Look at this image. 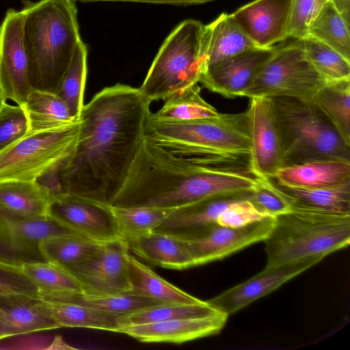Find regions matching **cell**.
Segmentation results:
<instances>
[{
	"instance_id": "12",
	"label": "cell",
	"mask_w": 350,
	"mask_h": 350,
	"mask_svg": "<svg viewBox=\"0 0 350 350\" xmlns=\"http://www.w3.org/2000/svg\"><path fill=\"white\" fill-rule=\"evenodd\" d=\"M25 14L9 9L0 25V86L5 99L23 106L33 90L23 40Z\"/></svg>"
},
{
	"instance_id": "23",
	"label": "cell",
	"mask_w": 350,
	"mask_h": 350,
	"mask_svg": "<svg viewBox=\"0 0 350 350\" xmlns=\"http://www.w3.org/2000/svg\"><path fill=\"white\" fill-rule=\"evenodd\" d=\"M256 48L259 47L244 33L232 14L222 13L204 27V71L226 59Z\"/></svg>"
},
{
	"instance_id": "21",
	"label": "cell",
	"mask_w": 350,
	"mask_h": 350,
	"mask_svg": "<svg viewBox=\"0 0 350 350\" xmlns=\"http://www.w3.org/2000/svg\"><path fill=\"white\" fill-rule=\"evenodd\" d=\"M251 191L214 196L175 208L155 230L183 239L190 238L215 224L219 216L237 200Z\"/></svg>"
},
{
	"instance_id": "4",
	"label": "cell",
	"mask_w": 350,
	"mask_h": 350,
	"mask_svg": "<svg viewBox=\"0 0 350 350\" xmlns=\"http://www.w3.org/2000/svg\"><path fill=\"white\" fill-rule=\"evenodd\" d=\"M265 267L326 256L349 246L350 214H336L291 207L275 217L264 241Z\"/></svg>"
},
{
	"instance_id": "1",
	"label": "cell",
	"mask_w": 350,
	"mask_h": 350,
	"mask_svg": "<svg viewBox=\"0 0 350 350\" xmlns=\"http://www.w3.org/2000/svg\"><path fill=\"white\" fill-rule=\"evenodd\" d=\"M150 104L139 88L117 83L84 105L77 144L57 172L62 192L111 205L144 138Z\"/></svg>"
},
{
	"instance_id": "17",
	"label": "cell",
	"mask_w": 350,
	"mask_h": 350,
	"mask_svg": "<svg viewBox=\"0 0 350 350\" xmlns=\"http://www.w3.org/2000/svg\"><path fill=\"white\" fill-rule=\"evenodd\" d=\"M292 0H254L237 9L232 18L259 48H270L289 38Z\"/></svg>"
},
{
	"instance_id": "45",
	"label": "cell",
	"mask_w": 350,
	"mask_h": 350,
	"mask_svg": "<svg viewBox=\"0 0 350 350\" xmlns=\"http://www.w3.org/2000/svg\"><path fill=\"white\" fill-rule=\"evenodd\" d=\"M81 2H96V1H129V2H140V3H151L159 4H170L174 5H190L202 4L210 2L214 0H77Z\"/></svg>"
},
{
	"instance_id": "6",
	"label": "cell",
	"mask_w": 350,
	"mask_h": 350,
	"mask_svg": "<svg viewBox=\"0 0 350 350\" xmlns=\"http://www.w3.org/2000/svg\"><path fill=\"white\" fill-rule=\"evenodd\" d=\"M204 27L199 21L187 19L165 38L139 88L149 103L165 100L200 82L204 71Z\"/></svg>"
},
{
	"instance_id": "28",
	"label": "cell",
	"mask_w": 350,
	"mask_h": 350,
	"mask_svg": "<svg viewBox=\"0 0 350 350\" xmlns=\"http://www.w3.org/2000/svg\"><path fill=\"white\" fill-rule=\"evenodd\" d=\"M22 107L28 120V133L62 129L79 120L54 92L33 89Z\"/></svg>"
},
{
	"instance_id": "14",
	"label": "cell",
	"mask_w": 350,
	"mask_h": 350,
	"mask_svg": "<svg viewBox=\"0 0 350 350\" xmlns=\"http://www.w3.org/2000/svg\"><path fill=\"white\" fill-rule=\"evenodd\" d=\"M250 100L246 111L252 170L258 176L273 178L282 167L283 151L271 100L265 97Z\"/></svg>"
},
{
	"instance_id": "29",
	"label": "cell",
	"mask_w": 350,
	"mask_h": 350,
	"mask_svg": "<svg viewBox=\"0 0 350 350\" xmlns=\"http://www.w3.org/2000/svg\"><path fill=\"white\" fill-rule=\"evenodd\" d=\"M289 200L291 207L336 214H350V181L324 188L282 185L269 178Z\"/></svg>"
},
{
	"instance_id": "22",
	"label": "cell",
	"mask_w": 350,
	"mask_h": 350,
	"mask_svg": "<svg viewBox=\"0 0 350 350\" xmlns=\"http://www.w3.org/2000/svg\"><path fill=\"white\" fill-rule=\"evenodd\" d=\"M123 239L129 250L152 265L175 270L193 267L185 240L179 237L154 230Z\"/></svg>"
},
{
	"instance_id": "43",
	"label": "cell",
	"mask_w": 350,
	"mask_h": 350,
	"mask_svg": "<svg viewBox=\"0 0 350 350\" xmlns=\"http://www.w3.org/2000/svg\"><path fill=\"white\" fill-rule=\"evenodd\" d=\"M328 0H292L288 36L302 40L308 36V27Z\"/></svg>"
},
{
	"instance_id": "24",
	"label": "cell",
	"mask_w": 350,
	"mask_h": 350,
	"mask_svg": "<svg viewBox=\"0 0 350 350\" xmlns=\"http://www.w3.org/2000/svg\"><path fill=\"white\" fill-rule=\"evenodd\" d=\"M278 183L305 188L335 187L350 181V161L318 160L280 168Z\"/></svg>"
},
{
	"instance_id": "10",
	"label": "cell",
	"mask_w": 350,
	"mask_h": 350,
	"mask_svg": "<svg viewBox=\"0 0 350 350\" xmlns=\"http://www.w3.org/2000/svg\"><path fill=\"white\" fill-rule=\"evenodd\" d=\"M49 217L69 231L105 243L122 238L111 205L66 193H53Z\"/></svg>"
},
{
	"instance_id": "46",
	"label": "cell",
	"mask_w": 350,
	"mask_h": 350,
	"mask_svg": "<svg viewBox=\"0 0 350 350\" xmlns=\"http://www.w3.org/2000/svg\"><path fill=\"white\" fill-rule=\"evenodd\" d=\"M330 1L334 3L345 21L350 24V0Z\"/></svg>"
},
{
	"instance_id": "13",
	"label": "cell",
	"mask_w": 350,
	"mask_h": 350,
	"mask_svg": "<svg viewBox=\"0 0 350 350\" xmlns=\"http://www.w3.org/2000/svg\"><path fill=\"white\" fill-rule=\"evenodd\" d=\"M274 220L275 217H269L240 228L215 224L190 238L184 239L193 267L221 260L251 245L264 241Z\"/></svg>"
},
{
	"instance_id": "15",
	"label": "cell",
	"mask_w": 350,
	"mask_h": 350,
	"mask_svg": "<svg viewBox=\"0 0 350 350\" xmlns=\"http://www.w3.org/2000/svg\"><path fill=\"white\" fill-rule=\"evenodd\" d=\"M72 232L49 217L30 218L0 212V260H44L40 243L53 235Z\"/></svg>"
},
{
	"instance_id": "30",
	"label": "cell",
	"mask_w": 350,
	"mask_h": 350,
	"mask_svg": "<svg viewBox=\"0 0 350 350\" xmlns=\"http://www.w3.org/2000/svg\"><path fill=\"white\" fill-rule=\"evenodd\" d=\"M128 267L131 290L127 293L152 298L163 304H199L204 302L174 286L130 254Z\"/></svg>"
},
{
	"instance_id": "9",
	"label": "cell",
	"mask_w": 350,
	"mask_h": 350,
	"mask_svg": "<svg viewBox=\"0 0 350 350\" xmlns=\"http://www.w3.org/2000/svg\"><path fill=\"white\" fill-rule=\"evenodd\" d=\"M275 49L241 97L310 100L327 81L308 59L300 40Z\"/></svg>"
},
{
	"instance_id": "36",
	"label": "cell",
	"mask_w": 350,
	"mask_h": 350,
	"mask_svg": "<svg viewBox=\"0 0 350 350\" xmlns=\"http://www.w3.org/2000/svg\"><path fill=\"white\" fill-rule=\"evenodd\" d=\"M63 299L72 301L118 317H126L142 310L163 304L152 298L130 293L105 295L79 293Z\"/></svg>"
},
{
	"instance_id": "8",
	"label": "cell",
	"mask_w": 350,
	"mask_h": 350,
	"mask_svg": "<svg viewBox=\"0 0 350 350\" xmlns=\"http://www.w3.org/2000/svg\"><path fill=\"white\" fill-rule=\"evenodd\" d=\"M79 119L58 130L27 133L0 151V181H38L58 171L77 144Z\"/></svg>"
},
{
	"instance_id": "18",
	"label": "cell",
	"mask_w": 350,
	"mask_h": 350,
	"mask_svg": "<svg viewBox=\"0 0 350 350\" xmlns=\"http://www.w3.org/2000/svg\"><path fill=\"white\" fill-rule=\"evenodd\" d=\"M275 47L256 48L226 59L207 68L200 82L210 91L224 97H241Z\"/></svg>"
},
{
	"instance_id": "41",
	"label": "cell",
	"mask_w": 350,
	"mask_h": 350,
	"mask_svg": "<svg viewBox=\"0 0 350 350\" xmlns=\"http://www.w3.org/2000/svg\"><path fill=\"white\" fill-rule=\"evenodd\" d=\"M28 132V120L23 107L4 103L0 108V151Z\"/></svg>"
},
{
	"instance_id": "27",
	"label": "cell",
	"mask_w": 350,
	"mask_h": 350,
	"mask_svg": "<svg viewBox=\"0 0 350 350\" xmlns=\"http://www.w3.org/2000/svg\"><path fill=\"white\" fill-rule=\"evenodd\" d=\"M38 300L0 298V341L59 329L42 310Z\"/></svg>"
},
{
	"instance_id": "5",
	"label": "cell",
	"mask_w": 350,
	"mask_h": 350,
	"mask_svg": "<svg viewBox=\"0 0 350 350\" xmlns=\"http://www.w3.org/2000/svg\"><path fill=\"white\" fill-rule=\"evenodd\" d=\"M270 98L282 140V167L318 160L350 161V146L310 100Z\"/></svg>"
},
{
	"instance_id": "47",
	"label": "cell",
	"mask_w": 350,
	"mask_h": 350,
	"mask_svg": "<svg viewBox=\"0 0 350 350\" xmlns=\"http://www.w3.org/2000/svg\"><path fill=\"white\" fill-rule=\"evenodd\" d=\"M5 102H6V100L5 99V98L3 96L2 90L0 86V108L3 105V104Z\"/></svg>"
},
{
	"instance_id": "3",
	"label": "cell",
	"mask_w": 350,
	"mask_h": 350,
	"mask_svg": "<svg viewBox=\"0 0 350 350\" xmlns=\"http://www.w3.org/2000/svg\"><path fill=\"white\" fill-rule=\"evenodd\" d=\"M23 40L33 89L57 93L81 40L74 0L22 1Z\"/></svg>"
},
{
	"instance_id": "35",
	"label": "cell",
	"mask_w": 350,
	"mask_h": 350,
	"mask_svg": "<svg viewBox=\"0 0 350 350\" xmlns=\"http://www.w3.org/2000/svg\"><path fill=\"white\" fill-rule=\"evenodd\" d=\"M88 49L81 40L66 72L57 94L67 105L72 117L78 120L84 106L83 96L87 77Z\"/></svg>"
},
{
	"instance_id": "32",
	"label": "cell",
	"mask_w": 350,
	"mask_h": 350,
	"mask_svg": "<svg viewBox=\"0 0 350 350\" xmlns=\"http://www.w3.org/2000/svg\"><path fill=\"white\" fill-rule=\"evenodd\" d=\"M103 243L77 233L68 232L46 238L40 243L38 249L44 260L69 269L97 251Z\"/></svg>"
},
{
	"instance_id": "20",
	"label": "cell",
	"mask_w": 350,
	"mask_h": 350,
	"mask_svg": "<svg viewBox=\"0 0 350 350\" xmlns=\"http://www.w3.org/2000/svg\"><path fill=\"white\" fill-rule=\"evenodd\" d=\"M0 269L29 282L36 288L39 298L62 299L84 293L81 283L69 269L50 260H0Z\"/></svg>"
},
{
	"instance_id": "40",
	"label": "cell",
	"mask_w": 350,
	"mask_h": 350,
	"mask_svg": "<svg viewBox=\"0 0 350 350\" xmlns=\"http://www.w3.org/2000/svg\"><path fill=\"white\" fill-rule=\"evenodd\" d=\"M251 200L260 211L273 217L291 209L288 198L269 178L257 177L252 189Z\"/></svg>"
},
{
	"instance_id": "25",
	"label": "cell",
	"mask_w": 350,
	"mask_h": 350,
	"mask_svg": "<svg viewBox=\"0 0 350 350\" xmlns=\"http://www.w3.org/2000/svg\"><path fill=\"white\" fill-rule=\"evenodd\" d=\"M52 193L38 181H0V212L22 217H47Z\"/></svg>"
},
{
	"instance_id": "38",
	"label": "cell",
	"mask_w": 350,
	"mask_h": 350,
	"mask_svg": "<svg viewBox=\"0 0 350 350\" xmlns=\"http://www.w3.org/2000/svg\"><path fill=\"white\" fill-rule=\"evenodd\" d=\"M300 40L308 59L327 81L350 79V60L309 36Z\"/></svg>"
},
{
	"instance_id": "11",
	"label": "cell",
	"mask_w": 350,
	"mask_h": 350,
	"mask_svg": "<svg viewBox=\"0 0 350 350\" xmlns=\"http://www.w3.org/2000/svg\"><path fill=\"white\" fill-rule=\"evenodd\" d=\"M129 251L123 238L105 242L97 251L69 270L80 281L85 294L127 293L131 290Z\"/></svg>"
},
{
	"instance_id": "7",
	"label": "cell",
	"mask_w": 350,
	"mask_h": 350,
	"mask_svg": "<svg viewBox=\"0 0 350 350\" xmlns=\"http://www.w3.org/2000/svg\"><path fill=\"white\" fill-rule=\"evenodd\" d=\"M144 137L157 144H175L250 153L247 111L187 121L163 120L150 112Z\"/></svg>"
},
{
	"instance_id": "26",
	"label": "cell",
	"mask_w": 350,
	"mask_h": 350,
	"mask_svg": "<svg viewBox=\"0 0 350 350\" xmlns=\"http://www.w3.org/2000/svg\"><path fill=\"white\" fill-rule=\"evenodd\" d=\"M44 312L59 328L80 327L117 332L123 317L105 313L65 299L39 298Z\"/></svg>"
},
{
	"instance_id": "34",
	"label": "cell",
	"mask_w": 350,
	"mask_h": 350,
	"mask_svg": "<svg viewBox=\"0 0 350 350\" xmlns=\"http://www.w3.org/2000/svg\"><path fill=\"white\" fill-rule=\"evenodd\" d=\"M220 114L200 95V88L196 84L165 100L163 106L152 116L159 120L187 121L211 118Z\"/></svg>"
},
{
	"instance_id": "42",
	"label": "cell",
	"mask_w": 350,
	"mask_h": 350,
	"mask_svg": "<svg viewBox=\"0 0 350 350\" xmlns=\"http://www.w3.org/2000/svg\"><path fill=\"white\" fill-rule=\"evenodd\" d=\"M251 196L230 204L219 216L217 224L224 227L240 228L273 217L256 207Z\"/></svg>"
},
{
	"instance_id": "44",
	"label": "cell",
	"mask_w": 350,
	"mask_h": 350,
	"mask_svg": "<svg viewBox=\"0 0 350 350\" xmlns=\"http://www.w3.org/2000/svg\"><path fill=\"white\" fill-rule=\"evenodd\" d=\"M0 298L38 300L39 296L29 282L0 269Z\"/></svg>"
},
{
	"instance_id": "31",
	"label": "cell",
	"mask_w": 350,
	"mask_h": 350,
	"mask_svg": "<svg viewBox=\"0 0 350 350\" xmlns=\"http://www.w3.org/2000/svg\"><path fill=\"white\" fill-rule=\"evenodd\" d=\"M310 100L350 146V79L327 81Z\"/></svg>"
},
{
	"instance_id": "2",
	"label": "cell",
	"mask_w": 350,
	"mask_h": 350,
	"mask_svg": "<svg viewBox=\"0 0 350 350\" xmlns=\"http://www.w3.org/2000/svg\"><path fill=\"white\" fill-rule=\"evenodd\" d=\"M238 152L210 148L170 151L144 136L117 206L178 207L205 198L251 191L258 176L241 174Z\"/></svg>"
},
{
	"instance_id": "16",
	"label": "cell",
	"mask_w": 350,
	"mask_h": 350,
	"mask_svg": "<svg viewBox=\"0 0 350 350\" xmlns=\"http://www.w3.org/2000/svg\"><path fill=\"white\" fill-rule=\"evenodd\" d=\"M322 260L319 257L310 258L293 263L265 267L252 278L224 291L206 302L217 311L229 316L276 290Z\"/></svg>"
},
{
	"instance_id": "39",
	"label": "cell",
	"mask_w": 350,
	"mask_h": 350,
	"mask_svg": "<svg viewBox=\"0 0 350 350\" xmlns=\"http://www.w3.org/2000/svg\"><path fill=\"white\" fill-rule=\"evenodd\" d=\"M217 312L206 301L199 304H162L123 317V325L198 318Z\"/></svg>"
},
{
	"instance_id": "19",
	"label": "cell",
	"mask_w": 350,
	"mask_h": 350,
	"mask_svg": "<svg viewBox=\"0 0 350 350\" xmlns=\"http://www.w3.org/2000/svg\"><path fill=\"white\" fill-rule=\"evenodd\" d=\"M228 317V314L218 312L198 318L126 325L120 327L117 332L128 335L142 342L180 344L219 333Z\"/></svg>"
},
{
	"instance_id": "37",
	"label": "cell",
	"mask_w": 350,
	"mask_h": 350,
	"mask_svg": "<svg viewBox=\"0 0 350 350\" xmlns=\"http://www.w3.org/2000/svg\"><path fill=\"white\" fill-rule=\"evenodd\" d=\"M111 209L124 238L155 230L175 208L111 205Z\"/></svg>"
},
{
	"instance_id": "33",
	"label": "cell",
	"mask_w": 350,
	"mask_h": 350,
	"mask_svg": "<svg viewBox=\"0 0 350 350\" xmlns=\"http://www.w3.org/2000/svg\"><path fill=\"white\" fill-rule=\"evenodd\" d=\"M349 27L350 24L328 0L310 23L308 36L332 47L350 60Z\"/></svg>"
}]
</instances>
